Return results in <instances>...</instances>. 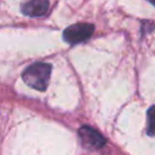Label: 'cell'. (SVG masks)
<instances>
[{
    "label": "cell",
    "mask_w": 155,
    "mask_h": 155,
    "mask_svg": "<svg viewBox=\"0 0 155 155\" xmlns=\"http://www.w3.org/2000/svg\"><path fill=\"white\" fill-rule=\"evenodd\" d=\"M50 75H51V65L47 63L38 62L29 65L22 73V79L31 88L45 91L50 81Z\"/></svg>",
    "instance_id": "cell-1"
},
{
    "label": "cell",
    "mask_w": 155,
    "mask_h": 155,
    "mask_svg": "<svg viewBox=\"0 0 155 155\" xmlns=\"http://www.w3.org/2000/svg\"><path fill=\"white\" fill-rule=\"evenodd\" d=\"M94 27L91 23H76L69 25L63 31V39L68 44H80L91 38Z\"/></svg>",
    "instance_id": "cell-2"
},
{
    "label": "cell",
    "mask_w": 155,
    "mask_h": 155,
    "mask_svg": "<svg viewBox=\"0 0 155 155\" xmlns=\"http://www.w3.org/2000/svg\"><path fill=\"white\" fill-rule=\"evenodd\" d=\"M78 133L82 145L87 149H101L105 144V138L98 131L87 125L81 126Z\"/></svg>",
    "instance_id": "cell-3"
},
{
    "label": "cell",
    "mask_w": 155,
    "mask_h": 155,
    "mask_svg": "<svg viewBox=\"0 0 155 155\" xmlns=\"http://www.w3.org/2000/svg\"><path fill=\"white\" fill-rule=\"evenodd\" d=\"M48 6V0H27L22 5V12L29 17H40L47 12Z\"/></svg>",
    "instance_id": "cell-4"
},
{
    "label": "cell",
    "mask_w": 155,
    "mask_h": 155,
    "mask_svg": "<svg viewBox=\"0 0 155 155\" xmlns=\"http://www.w3.org/2000/svg\"><path fill=\"white\" fill-rule=\"evenodd\" d=\"M147 133L149 136H155V105L150 107L149 110H148Z\"/></svg>",
    "instance_id": "cell-5"
},
{
    "label": "cell",
    "mask_w": 155,
    "mask_h": 155,
    "mask_svg": "<svg viewBox=\"0 0 155 155\" xmlns=\"http://www.w3.org/2000/svg\"><path fill=\"white\" fill-rule=\"evenodd\" d=\"M149 1H150V2L153 4V5H155V0H149Z\"/></svg>",
    "instance_id": "cell-6"
}]
</instances>
